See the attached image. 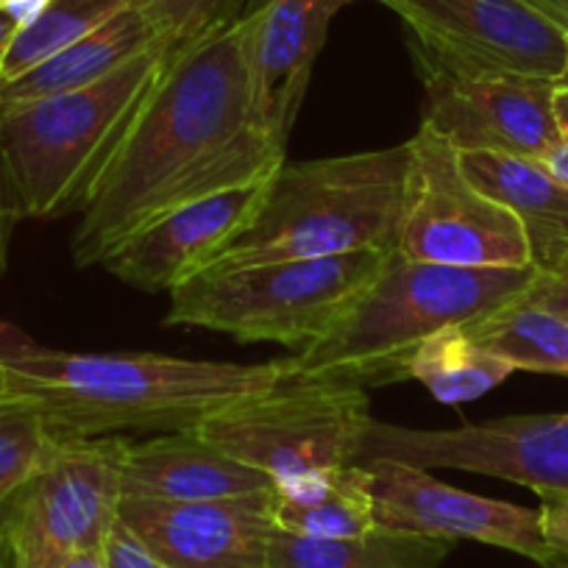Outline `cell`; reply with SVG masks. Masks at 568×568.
<instances>
[{"label":"cell","instance_id":"6da1fadb","mask_svg":"<svg viewBox=\"0 0 568 568\" xmlns=\"http://www.w3.org/2000/svg\"><path fill=\"white\" fill-rule=\"evenodd\" d=\"M251 37L248 9L165 59L81 210L75 265H103L134 229L182 201L267 179L284 165L287 145L256 112Z\"/></svg>","mask_w":568,"mask_h":568},{"label":"cell","instance_id":"7a4b0ae2","mask_svg":"<svg viewBox=\"0 0 568 568\" xmlns=\"http://www.w3.org/2000/svg\"><path fill=\"white\" fill-rule=\"evenodd\" d=\"M0 363L9 374V396L40 409L59 440L103 438L120 429L187 433L232 402L271 390L287 374V357L237 365L165 354L57 352L3 321Z\"/></svg>","mask_w":568,"mask_h":568},{"label":"cell","instance_id":"3957f363","mask_svg":"<svg viewBox=\"0 0 568 568\" xmlns=\"http://www.w3.org/2000/svg\"><path fill=\"white\" fill-rule=\"evenodd\" d=\"M538 267H457L404 260L396 251L346 313L296 357L287 382H337L368 387L407 379L420 343L446 326L471 324L516 302L538 278Z\"/></svg>","mask_w":568,"mask_h":568},{"label":"cell","instance_id":"277c9868","mask_svg":"<svg viewBox=\"0 0 568 568\" xmlns=\"http://www.w3.org/2000/svg\"><path fill=\"white\" fill-rule=\"evenodd\" d=\"M165 59L154 45L84 90L0 114V199L14 223L84 210Z\"/></svg>","mask_w":568,"mask_h":568},{"label":"cell","instance_id":"5b68a950","mask_svg":"<svg viewBox=\"0 0 568 568\" xmlns=\"http://www.w3.org/2000/svg\"><path fill=\"white\" fill-rule=\"evenodd\" d=\"M409 145L284 162L254 223L215 262L223 267L396 251Z\"/></svg>","mask_w":568,"mask_h":568},{"label":"cell","instance_id":"8992f818","mask_svg":"<svg viewBox=\"0 0 568 568\" xmlns=\"http://www.w3.org/2000/svg\"><path fill=\"white\" fill-rule=\"evenodd\" d=\"M393 251H354L318 260L212 265L171 291L168 324L221 332L243 343L310 346L385 267Z\"/></svg>","mask_w":568,"mask_h":568},{"label":"cell","instance_id":"52a82bcc","mask_svg":"<svg viewBox=\"0 0 568 568\" xmlns=\"http://www.w3.org/2000/svg\"><path fill=\"white\" fill-rule=\"evenodd\" d=\"M371 420L363 387L282 379L212 413L195 433L271 483H282L315 468L357 463Z\"/></svg>","mask_w":568,"mask_h":568},{"label":"cell","instance_id":"ba28073f","mask_svg":"<svg viewBox=\"0 0 568 568\" xmlns=\"http://www.w3.org/2000/svg\"><path fill=\"white\" fill-rule=\"evenodd\" d=\"M129 440H59L48 460L0 507V568H62L98 549L118 521L120 466Z\"/></svg>","mask_w":568,"mask_h":568},{"label":"cell","instance_id":"9c48e42d","mask_svg":"<svg viewBox=\"0 0 568 568\" xmlns=\"http://www.w3.org/2000/svg\"><path fill=\"white\" fill-rule=\"evenodd\" d=\"M407 145L398 256L457 267L532 265V248L518 217L463 173L460 151L424 125Z\"/></svg>","mask_w":568,"mask_h":568},{"label":"cell","instance_id":"30bf717a","mask_svg":"<svg viewBox=\"0 0 568 568\" xmlns=\"http://www.w3.org/2000/svg\"><path fill=\"white\" fill-rule=\"evenodd\" d=\"M413 45L424 81L420 125L444 136L452 149L544 160L560 140L551 112L555 81L510 70L471 68Z\"/></svg>","mask_w":568,"mask_h":568},{"label":"cell","instance_id":"8fae6325","mask_svg":"<svg viewBox=\"0 0 568 568\" xmlns=\"http://www.w3.org/2000/svg\"><path fill=\"white\" fill-rule=\"evenodd\" d=\"M363 460H393L415 468H455L544 490H568V413L510 415L457 429H409L371 420Z\"/></svg>","mask_w":568,"mask_h":568},{"label":"cell","instance_id":"7c38bea8","mask_svg":"<svg viewBox=\"0 0 568 568\" xmlns=\"http://www.w3.org/2000/svg\"><path fill=\"white\" fill-rule=\"evenodd\" d=\"M407 23L415 45L471 68L560 81L568 31L532 0H379Z\"/></svg>","mask_w":568,"mask_h":568},{"label":"cell","instance_id":"4fadbf2b","mask_svg":"<svg viewBox=\"0 0 568 568\" xmlns=\"http://www.w3.org/2000/svg\"><path fill=\"white\" fill-rule=\"evenodd\" d=\"M354 474L368 496L376 529L452 544L477 540L529 557L538 566L551 557L538 510L452 488L407 463L363 460L354 463Z\"/></svg>","mask_w":568,"mask_h":568},{"label":"cell","instance_id":"5bb4252c","mask_svg":"<svg viewBox=\"0 0 568 568\" xmlns=\"http://www.w3.org/2000/svg\"><path fill=\"white\" fill-rule=\"evenodd\" d=\"M273 176L182 201L151 217L103 260L112 276L145 293H171L215 265L254 223Z\"/></svg>","mask_w":568,"mask_h":568},{"label":"cell","instance_id":"9a60e30c","mask_svg":"<svg viewBox=\"0 0 568 568\" xmlns=\"http://www.w3.org/2000/svg\"><path fill=\"white\" fill-rule=\"evenodd\" d=\"M118 518L171 568H271L273 488L212 501L123 496Z\"/></svg>","mask_w":568,"mask_h":568},{"label":"cell","instance_id":"2e32d148","mask_svg":"<svg viewBox=\"0 0 568 568\" xmlns=\"http://www.w3.org/2000/svg\"><path fill=\"white\" fill-rule=\"evenodd\" d=\"M357 0H260L251 37L254 95L265 129L287 145L329 23Z\"/></svg>","mask_w":568,"mask_h":568},{"label":"cell","instance_id":"e0dca14e","mask_svg":"<svg viewBox=\"0 0 568 568\" xmlns=\"http://www.w3.org/2000/svg\"><path fill=\"white\" fill-rule=\"evenodd\" d=\"M273 488L271 477L234 460L195 429L125 444L120 494L149 501H212Z\"/></svg>","mask_w":568,"mask_h":568},{"label":"cell","instance_id":"ac0fdd59","mask_svg":"<svg viewBox=\"0 0 568 568\" xmlns=\"http://www.w3.org/2000/svg\"><path fill=\"white\" fill-rule=\"evenodd\" d=\"M463 173L488 199L518 217L532 248V265L551 273L568 251V184L551 176L540 160L466 151Z\"/></svg>","mask_w":568,"mask_h":568},{"label":"cell","instance_id":"d6986e66","mask_svg":"<svg viewBox=\"0 0 568 568\" xmlns=\"http://www.w3.org/2000/svg\"><path fill=\"white\" fill-rule=\"evenodd\" d=\"M154 45L156 40L145 20L131 7L123 9L92 34L62 48L18 79L3 81L0 84V114L23 106V103L42 101V98L84 90Z\"/></svg>","mask_w":568,"mask_h":568},{"label":"cell","instance_id":"ffe728a7","mask_svg":"<svg viewBox=\"0 0 568 568\" xmlns=\"http://www.w3.org/2000/svg\"><path fill=\"white\" fill-rule=\"evenodd\" d=\"M452 540L371 529L359 538H302L273 527L271 568H440Z\"/></svg>","mask_w":568,"mask_h":568},{"label":"cell","instance_id":"44dd1931","mask_svg":"<svg viewBox=\"0 0 568 568\" xmlns=\"http://www.w3.org/2000/svg\"><path fill=\"white\" fill-rule=\"evenodd\" d=\"M463 329L516 371L568 376V321L524 296Z\"/></svg>","mask_w":568,"mask_h":568},{"label":"cell","instance_id":"7402d4cb","mask_svg":"<svg viewBox=\"0 0 568 568\" xmlns=\"http://www.w3.org/2000/svg\"><path fill=\"white\" fill-rule=\"evenodd\" d=\"M516 374L507 359L477 346L463 324L446 326L420 343L407 365V379L420 382L440 404L477 402Z\"/></svg>","mask_w":568,"mask_h":568},{"label":"cell","instance_id":"603a6c76","mask_svg":"<svg viewBox=\"0 0 568 568\" xmlns=\"http://www.w3.org/2000/svg\"><path fill=\"white\" fill-rule=\"evenodd\" d=\"M123 9H129V0H48L42 12L14 37L0 64V84L18 79L62 48L92 34Z\"/></svg>","mask_w":568,"mask_h":568},{"label":"cell","instance_id":"cb8c5ba5","mask_svg":"<svg viewBox=\"0 0 568 568\" xmlns=\"http://www.w3.org/2000/svg\"><path fill=\"white\" fill-rule=\"evenodd\" d=\"M273 527L302 538H359L376 529L371 501L359 488L354 463L348 468V483L318 501L291 505L278 499L273 490Z\"/></svg>","mask_w":568,"mask_h":568},{"label":"cell","instance_id":"d4e9b609","mask_svg":"<svg viewBox=\"0 0 568 568\" xmlns=\"http://www.w3.org/2000/svg\"><path fill=\"white\" fill-rule=\"evenodd\" d=\"M57 444L40 409L23 398H0V507L48 460Z\"/></svg>","mask_w":568,"mask_h":568},{"label":"cell","instance_id":"484cf974","mask_svg":"<svg viewBox=\"0 0 568 568\" xmlns=\"http://www.w3.org/2000/svg\"><path fill=\"white\" fill-rule=\"evenodd\" d=\"M251 0H129L168 57L248 12Z\"/></svg>","mask_w":568,"mask_h":568},{"label":"cell","instance_id":"4316f807","mask_svg":"<svg viewBox=\"0 0 568 568\" xmlns=\"http://www.w3.org/2000/svg\"><path fill=\"white\" fill-rule=\"evenodd\" d=\"M103 560H106V568H171L142 544L120 518L103 538Z\"/></svg>","mask_w":568,"mask_h":568},{"label":"cell","instance_id":"83f0119b","mask_svg":"<svg viewBox=\"0 0 568 568\" xmlns=\"http://www.w3.org/2000/svg\"><path fill=\"white\" fill-rule=\"evenodd\" d=\"M540 496V529L551 555H568V490H544Z\"/></svg>","mask_w":568,"mask_h":568},{"label":"cell","instance_id":"f1b7e54d","mask_svg":"<svg viewBox=\"0 0 568 568\" xmlns=\"http://www.w3.org/2000/svg\"><path fill=\"white\" fill-rule=\"evenodd\" d=\"M524 298L532 304H540V307L551 310L560 318L568 321V278L557 276V273H538L535 284L524 293Z\"/></svg>","mask_w":568,"mask_h":568},{"label":"cell","instance_id":"f546056e","mask_svg":"<svg viewBox=\"0 0 568 568\" xmlns=\"http://www.w3.org/2000/svg\"><path fill=\"white\" fill-rule=\"evenodd\" d=\"M546 165V171L555 179H560L562 184H568V136H560V140L546 151V156L540 160Z\"/></svg>","mask_w":568,"mask_h":568},{"label":"cell","instance_id":"4dcf8cb0","mask_svg":"<svg viewBox=\"0 0 568 568\" xmlns=\"http://www.w3.org/2000/svg\"><path fill=\"white\" fill-rule=\"evenodd\" d=\"M45 3L48 0H0V14H9V18L18 20L20 26H26L42 12Z\"/></svg>","mask_w":568,"mask_h":568},{"label":"cell","instance_id":"1f68e13d","mask_svg":"<svg viewBox=\"0 0 568 568\" xmlns=\"http://www.w3.org/2000/svg\"><path fill=\"white\" fill-rule=\"evenodd\" d=\"M551 112H555V123L562 136H568V70L560 81H555L551 90Z\"/></svg>","mask_w":568,"mask_h":568},{"label":"cell","instance_id":"d6a6232c","mask_svg":"<svg viewBox=\"0 0 568 568\" xmlns=\"http://www.w3.org/2000/svg\"><path fill=\"white\" fill-rule=\"evenodd\" d=\"M12 226L14 217L9 215L7 204L0 199V276H3L9 267V237H12Z\"/></svg>","mask_w":568,"mask_h":568},{"label":"cell","instance_id":"836d02e7","mask_svg":"<svg viewBox=\"0 0 568 568\" xmlns=\"http://www.w3.org/2000/svg\"><path fill=\"white\" fill-rule=\"evenodd\" d=\"M20 29H23V26H20L18 20L9 18V14H0V64H3V59H7L9 48H12L14 37H18Z\"/></svg>","mask_w":568,"mask_h":568},{"label":"cell","instance_id":"e575fe53","mask_svg":"<svg viewBox=\"0 0 568 568\" xmlns=\"http://www.w3.org/2000/svg\"><path fill=\"white\" fill-rule=\"evenodd\" d=\"M62 568H106V560H103V546L79 551V555L70 557Z\"/></svg>","mask_w":568,"mask_h":568},{"label":"cell","instance_id":"d590c367","mask_svg":"<svg viewBox=\"0 0 568 568\" xmlns=\"http://www.w3.org/2000/svg\"><path fill=\"white\" fill-rule=\"evenodd\" d=\"M540 568H568V555H551Z\"/></svg>","mask_w":568,"mask_h":568},{"label":"cell","instance_id":"8d00e7d4","mask_svg":"<svg viewBox=\"0 0 568 568\" xmlns=\"http://www.w3.org/2000/svg\"><path fill=\"white\" fill-rule=\"evenodd\" d=\"M3 396H9V374L3 368V363H0V398Z\"/></svg>","mask_w":568,"mask_h":568},{"label":"cell","instance_id":"74e56055","mask_svg":"<svg viewBox=\"0 0 568 568\" xmlns=\"http://www.w3.org/2000/svg\"><path fill=\"white\" fill-rule=\"evenodd\" d=\"M551 273H557V276H566L568 278V251H566V256H562V260L557 262V267Z\"/></svg>","mask_w":568,"mask_h":568}]
</instances>
